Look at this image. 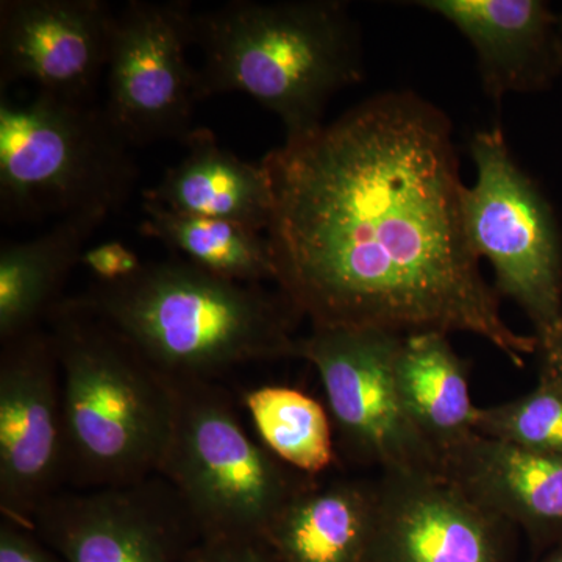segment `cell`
<instances>
[{
  "instance_id": "obj_1",
  "label": "cell",
  "mask_w": 562,
  "mask_h": 562,
  "mask_svg": "<svg viewBox=\"0 0 562 562\" xmlns=\"http://www.w3.org/2000/svg\"><path fill=\"white\" fill-rule=\"evenodd\" d=\"M261 162L276 284L313 328L468 333L517 368L536 353L465 236L453 125L435 103L380 92Z\"/></svg>"
},
{
  "instance_id": "obj_2",
  "label": "cell",
  "mask_w": 562,
  "mask_h": 562,
  "mask_svg": "<svg viewBox=\"0 0 562 562\" xmlns=\"http://www.w3.org/2000/svg\"><path fill=\"white\" fill-rule=\"evenodd\" d=\"M120 331L166 379L214 382L251 362L297 358L301 314L281 292L191 262H146L133 279L72 297Z\"/></svg>"
},
{
  "instance_id": "obj_3",
  "label": "cell",
  "mask_w": 562,
  "mask_h": 562,
  "mask_svg": "<svg viewBox=\"0 0 562 562\" xmlns=\"http://www.w3.org/2000/svg\"><path fill=\"white\" fill-rule=\"evenodd\" d=\"M191 36L201 101L249 95L279 117L284 139L321 128L328 102L364 79L360 27L341 0H233L192 11Z\"/></svg>"
},
{
  "instance_id": "obj_4",
  "label": "cell",
  "mask_w": 562,
  "mask_h": 562,
  "mask_svg": "<svg viewBox=\"0 0 562 562\" xmlns=\"http://www.w3.org/2000/svg\"><path fill=\"white\" fill-rule=\"evenodd\" d=\"M47 324L61 369L66 483L106 490L160 475L176 412L171 380L72 297Z\"/></svg>"
},
{
  "instance_id": "obj_5",
  "label": "cell",
  "mask_w": 562,
  "mask_h": 562,
  "mask_svg": "<svg viewBox=\"0 0 562 562\" xmlns=\"http://www.w3.org/2000/svg\"><path fill=\"white\" fill-rule=\"evenodd\" d=\"M132 147L90 102L36 92L27 102L0 95V216L36 222L120 213L133 198Z\"/></svg>"
},
{
  "instance_id": "obj_6",
  "label": "cell",
  "mask_w": 562,
  "mask_h": 562,
  "mask_svg": "<svg viewBox=\"0 0 562 562\" xmlns=\"http://www.w3.org/2000/svg\"><path fill=\"white\" fill-rule=\"evenodd\" d=\"M176 412L160 475L199 539L265 541L305 480L244 427L231 394L214 382L171 380Z\"/></svg>"
},
{
  "instance_id": "obj_7",
  "label": "cell",
  "mask_w": 562,
  "mask_h": 562,
  "mask_svg": "<svg viewBox=\"0 0 562 562\" xmlns=\"http://www.w3.org/2000/svg\"><path fill=\"white\" fill-rule=\"evenodd\" d=\"M469 149L476 180L462 190L465 236L490 262L497 294L542 330L562 316V239L552 205L514 160L501 125L476 132Z\"/></svg>"
},
{
  "instance_id": "obj_8",
  "label": "cell",
  "mask_w": 562,
  "mask_h": 562,
  "mask_svg": "<svg viewBox=\"0 0 562 562\" xmlns=\"http://www.w3.org/2000/svg\"><path fill=\"white\" fill-rule=\"evenodd\" d=\"M402 336L376 328H312L299 360L319 373L333 427L355 461L383 473L441 471V458L413 427L395 386Z\"/></svg>"
},
{
  "instance_id": "obj_9",
  "label": "cell",
  "mask_w": 562,
  "mask_h": 562,
  "mask_svg": "<svg viewBox=\"0 0 562 562\" xmlns=\"http://www.w3.org/2000/svg\"><path fill=\"white\" fill-rule=\"evenodd\" d=\"M192 11L183 0H132L116 14L102 110L132 149L183 144L198 128L199 74L188 61Z\"/></svg>"
},
{
  "instance_id": "obj_10",
  "label": "cell",
  "mask_w": 562,
  "mask_h": 562,
  "mask_svg": "<svg viewBox=\"0 0 562 562\" xmlns=\"http://www.w3.org/2000/svg\"><path fill=\"white\" fill-rule=\"evenodd\" d=\"M66 483L61 369L49 331L36 328L0 353V512L33 528Z\"/></svg>"
},
{
  "instance_id": "obj_11",
  "label": "cell",
  "mask_w": 562,
  "mask_h": 562,
  "mask_svg": "<svg viewBox=\"0 0 562 562\" xmlns=\"http://www.w3.org/2000/svg\"><path fill=\"white\" fill-rule=\"evenodd\" d=\"M33 530L66 562H180L198 536L165 479L106 490L58 492Z\"/></svg>"
},
{
  "instance_id": "obj_12",
  "label": "cell",
  "mask_w": 562,
  "mask_h": 562,
  "mask_svg": "<svg viewBox=\"0 0 562 562\" xmlns=\"http://www.w3.org/2000/svg\"><path fill=\"white\" fill-rule=\"evenodd\" d=\"M366 562H509L512 525L439 471L383 473Z\"/></svg>"
},
{
  "instance_id": "obj_13",
  "label": "cell",
  "mask_w": 562,
  "mask_h": 562,
  "mask_svg": "<svg viewBox=\"0 0 562 562\" xmlns=\"http://www.w3.org/2000/svg\"><path fill=\"white\" fill-rule=\"evenodd\" d=\"M116 13L103 0H2L0 87L90 102L109 63Z\"/></svg>"
},
{
  "instance_id": "obj_14",
  "label": "cell",
  "mask_w": 562,
  "mask_h": 562,
  "mask_svg": "<svg viewBox=\"0 0 562 562\" xmlns=\"http://www.w3.org/2000/svg\"><path fill=\"white\" fill-rule=\"evenodd\" d=\"M413 5L442 18L476 55L484 94L549 90L562 74L560 14L542 0H419Z\"/></svg>"
},
{
  "instance_id": "obj_15",
  "label": "cell",
  "mask_w": 562,
  "mask_h": 562,
  "mask_svg": "<svg viewBox=\"0 0 562 562\" xmlns=\"http://www.w3.org/2000/svg\"><path fill=\"white\" fill-rule=\"evenodd\" d=\"M441 471L538 546L562 543V457L476 435L443 454Z\"/></svg>"
},
{
  "instance_id": "obj_16",
  "label": "cell",
  "mask_w": 562,
  "mask_h": 562,
  "mask_svg": "<svg viewBox=\"0 0 562 562\" xmlns=\"http://www.w3.org/2000/svg\"><path fill=\"white\" fill-rule=\"evenodd\" d=\"M183 146L184 157L143 192V202L191 216L236 222L260 233L268 231L272 188L262 162L243 160L222 147L205 127L195 128Z\"/></svg>"
},
{
  "instance_id": "obj_17",
  "label": "cell",
  "mask_w": 562,
  "mask_h": 562,
  "mask_svg": "<svg viewBox=\"0 0 562 562\" xmlns=\"http://www.w3.org/2000/svg\"><path fill=\"white\" fill-rule=\"evenodd\" d=\"M375 513V483L306 484L281 509L262 542L280 562H366Z\"/></svg>"
},
{
  "instance_id": "obj_18",
  "label": "cell",
  "mask_w": 562,
  "mask_h": 562,
  "mask_svg": "<svg viewBox=\"0 0 562 562\" xmlns=\"http://www.w3.org/2000/svg\"><path fill=\"white\" fill-rule=\"evenodd\" d=\"M110 217L74 214L27 241L0 247V342L27 335L63 301L70 272Z\"/></svg>"
},
{
  "instance_id": "obj_19",
  "label": "cell",
  "mask_w": 562,
  "mask_h": 562,
  "mask_svg": "<svg viewBox=\"0 0 562 562\" xmlns=\"http://www.w3.org/2000/svg\"><path fill=\"white\" fill-rule=\"evenodd\" d=\"M447 336L438 331L402 336L394 361L403 412L441 460L476 435L480 408L472 401L468 366Z\"/></svg>"
},
{
  "instance_id": "obj_20",
  "label": "cell",
  "mask_w": 562,
  "mask_h": 562,
  "mask_svg": "<svg viewBox=\"0 0 562 562\" xmlns=\"http://www.w3.org/2000/svg\"><path fill=\"white\" fill-rule=\"evenodd\" d=\"M139 235L155 239L181 260L238 283L277 281L268 236L236 222L191 216L143 202Z\"/></svg>"
},
{
  "instance_id": "obj_21",
  "label": "cell",
  "mask_w": 562,
  "mask_h": 562,
  "mask_svg": "<svg viewBox=\"0 0 562 562\" xmlns=\"http://www.w3.org/2000/svg\"><path fill=\"white\" fill-rule=\"evenodd\" d=\"M244 406L262 446L292 471L316 476L335 464V427L312 395L295 387L260 386L244 394Z\"/></svg>"
},
{
  "instance_id": "obj_22",
  "label": "cell",
  "mask_w": 562,
  "mask_h": 562,
  "mask_svg": "<svg viewBox=\"0 0 562 562\" xmlns=\"http://www.w3.org/2000/svg\"><path fill=\"white\" fill-rule=\"evenodd\" d=\"M475 431L528 452L562 457V390L539 379L520 397L480 406Z\"/></svg>"
},
{
  "instance_id": "obj_23",
  "label": "cell",
  "mask_w": 562,
  "mask_h": 562,
  "mask_svg": "<svg viewBox=\"0 0 562 562\" xmlns=\"http://www.w3.org/2000/svg\"><path fill=\"white\" fill-rule=\"evenodd\" d=\"M79 266L94 277V283L117 284L138 276L146 262L140 261L139 255L127 244L111 239L88 246L81 254Z\"/></svg>"
},
{
  "instance_id": "obj_24",
  "label": "cell",
  "mask_w": 562,
  "mask_h": 562,
  "mask_svg": "<svg viewBox=\"0 0 562 562\" xmlns=\"http://www.w3.org/2000/svg\"><path fill=\"white\" fill-rule=\"evenodd\" d=\"M0 562H66L38 532L13 520H0Z\"/></svg>"
},
{
  "instance_id": "obj_25",
  "label": "cell",
  "mask_w": 562,
  "mask_h": 562,
  "mask_svg": "<svg viewBox=\"0 0 562 562\" xmlns=\"http://www.w3.org/2000/svg\"><path fill=\"white\" fill-rule=\"evenodd\" d=\"M180 562H280L262 541H206L190 547Z\"/></svg>"
},
{
  "instance_id": "obj_26",
  "label": "cell",
  "mask_w": 562,
  "mask_h": 562,
  "mask_svg": "<svg viewBox=\"0 0 562 562\" xmlns=\"http://www.w3.org/2000/svg\"><path fill=\"white\" fill-rule=\"evenodd\" d=\"M539 379L562 390V316L549 327L535 331Z\"/></svg>"
},
{
  "instance_id": "obj_27",
  "label": "cell",
  "mask_w": 562,
  "mask_h": 562,
  "mask_svg": "<svg viewBox=\"0 0 562 562\" xmlns=\"http://www.w3.org/2000/svg\"><path fill=\"white\" fill-rule=\"evenodd\" d=\"M539 562H562V543L561 546L554 547L552 552L543 557Z\"/></svg>"
},
{
  "instance_id": "obj_28",
  "label": "cell",
  "mask_w": 562,
  "mask_h": 562,
  "mask_svg": "<svg viewBox=\"0 0 562 562\" xmlns=\"http://www.w3.org/2000/svg\"><path fill=\"white\" fill-rule=\"evenodd\" d=\"M560 31H561V44H562V13L560 14Z\"/></svg>"
}]
</instances>
